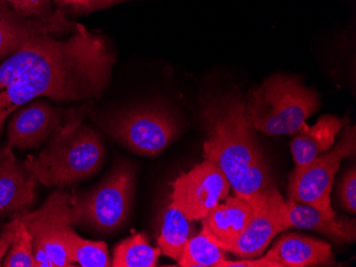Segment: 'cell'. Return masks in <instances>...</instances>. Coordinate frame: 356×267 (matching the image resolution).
Segmentation results:
<instances>
[{"label":"cell","instance_id":"5b68a950","mask_svg":"<svg viewBox=\"0 0 356 267\" xmlns=\"http://www.w3.org/2000/svg\"><path fill=\"white\" fill-rule=\"evenodd\" d=\"M135 171L127 163L117 165L91 190L72 196L73 225L99 232H112L123 226L131 212Z\"/></svg>","mask_w":356,"mask_h":267},{"label":"cell","instance_id":"44dd1931","mask_svg":"<svg viewBox=\"0 0 356 267\" xmlns=\"http://www.w3.org/2000/svg\"><path fill=\"white\" fill-rule=\"evenodd\" d=\"M67 247L70 258L75 266H111L109 251L104 242L86 240L73 230L67 239Z\"/></svg>","mask_w":356,"mask_h":267},{"label":"cell","instance_id":"603a6c76","mask_svg":"<svg viewBox=\"0 0 356 267\" xmlns=\"http://www.w3.org/2000/svg\"><path fill=\"white\" fill-rule=\"evenodd\" d=\"M15 13L26 19H44L55 10L54 0H5Z\"/></svg>","mask_w":356,"mask_h":267},{"label":"cell","instance_id":"7a4b0ae2","mask_svg":"<svg viewBox=\"0 0 356 267\" xmlns=\"http://www.w3.org/2000/svg\"><path fill=\"white\" fill-rule=\"evenodd\" d=\"M202 121L207 133L204 159L217 165L236 196L254 208L261 206L275 185L255 130L245 115V101L238 94H225L204 101Z\"/></svg>","mask_w":356,"mask_h":267},{"label":"cell","instance_id":"7c38bea8","mask_svg":"<svg viewBox=\"0 0 356 267\" xmlns=\"http://www.w3.org/2000/svg\"><path fill=\"white\" fill-rule=\"evenodd\" d=\"M290 229L287 217V205L274 187L261 206L256 208L253 217L239 239L227 249V252L241 259H254L263 256L268 245L282 231Z\"/></svg>","mask_w":356,"mask_h":267},{"label":"cell","instance_id":"cb8c5ba5","mask_svg":"<svg viewBox=\"0 0 356 267\" xmlns=\"http://www.w3.org/2000/svg\"><path fill=\"white\" fill-rule=\"evenodd\" d=\"M339 198L343 208L352 214L356 213V171L355 166L350 169L343 177L339 185Z\"/></svg>","mask_w":356,"mask_h":267},{"label":"cell","instance_id":"4316f807","mask_svg":"<svg viewBox=\"0 0 356 267\" xmlns=\"http://www.w3.org/2000/svg\"><path fill=\"white\" fill-rule=\"evenodd\" d=\"M131 0H89L90 12L99 11V10L108 9L119 3H127Z\"/></svg>","mask_w":356,"mask_h":267},{"label":"cell","instance_id":"9a60e30c","mask_svg":"<svg viewBox=\"0 0 356 267\" xmlns=\"http://www.w3.org/2000/svg\"><path fill=\"white\" fill-rule=\"evenodd\" d=\"M265 258L279 267L331 266L335 265L329 243L318 239L287 233L270 249Z\"/></svg>","mask_w":356,"mask_h":267},{"label":"cell","instance_id":"8992f818","mask_svg":"<svg viewBox=\"0 0 356 267\" xmlns=\"http://www.w3.org/2000/svg\"><path fill=\"white\" fill-rule=\"evenodd\" d=\"M33 240L37 267H73L67 239L74 230L72 195L58 187L38 210L17 215Z\"/></svg>","mask_w":356,"mask_h":267},{"label":"cell","instance_id":"277c9868","mask_svg":"<svg viewBox=\"0 0 356 267\" xmlns=\"http://www.w3.org/2000/svg\"><path fill=\"white\" fill-rule=\"evenodd\" d=\"M245 115L255 131L270 137L293 135L319 109V94L298 76L277 74L252 89Z\"/></svg>","mask_w":356,"mask_h":267},{"label":"cell","instance_id":"d4e9b609","mask_svg":"<svg viewBox=\"0 0 356 267\" xmlns=\"http://www.w3.org/2000/svg\"><path fill=\"white\" fill-rule=\"evenodd\" d=\"M17 225H19V218L13 217L11 222L5 225L3 230L0 232V266H3V260H5L8 251L13 242Z\"/></svg>","mask_w":356,"mask_h":267},{"label":"cell","instance_id":"5bb4252c","mask_svg":"<svg viewBox=\"0 0 356 267\" xmlns=\"http://www.w3.org/2000/svg\"><path fill=\"white\" fill-rule=\"evenodd\" d=\"M256 209L239 196L226 197L202 219V232L227 250L249 224Z\"/></svg>","mask_w":356,"mask_h":267},{"label":"cell","instance_id":"d6986e66","mask_svg":"<svg viewBox=\"0 0 356 267\" xmlns=\"http://www.w3.org/2000/svg\"><path fill=\"white\" fill-rule=\"evenodd\" d=\"M161 255L159 247L155 248L143 233L134 234L120 243L113 251L111 266L155 267Z\"/></svg>","mask_w":356,"mask_h":267},{"label":"cell","instance_id":"484cf974","mask_svg":"<svg viewBox=\"0 0 356 267\" xmlns=\"http://www.w3.org/2000/svg\"><path fill=\"white\" fill-rule=\"evenodd\" d=\"M57 9L65 13L88 14L90 13L89 0H54Z\"/></svg>","mask_w":356,"mask_h":267},{"label":"cell","instance_id":"2e32d148","mask_svg":"<svg viewBox=\"0 0 356 267\" xmlns=\"http://www.w3.org/2000/svg\"><path fill=\"white\" fill-rule=\"evenodd\" d=\"M290 228L311 230L331 239L337 244H350L356 240L355 219L329 216L309 205L286 201Z\"/></svg>","mask_w":356,"mask_h":267},{"label":"cell","instance_id":"6da1fadb","mask_svg":"<svg viewBox=\"0 0 356 267\" xmlns=\"http://www.w3.org/2000/svg\"><path fill=\"white\" fill-rule=\"evenodd\" d=\"M115 55L103 35L83 25L69 37L39 35L0 62V135L16 110L42 97L60 103L99 98Z\"/></svg>","mask_w":356,"mask_h":267},{"label":"cell","instance_id":"ba28073f","mask_svg":"<svg viewBox=\"0 0 356 267\" xmlns=\"http://www.w3.org/2000/svg\"><path fill=\"white\" fill-rule=\"evenodd\" d=\"M356 153L355 127H347L336 146L305 166L296 167L290 175V200L309 205L329 216H336L332 208L334 179L341 162Z\"/></svg>","mask_w":356,"mask_h":267},{"label":"cell","instance_id":"e0dca14e","mask_svg":"<svg viewBox=\"0 0 356 267\" xmlns=\"http://www.w3.org/2000/svg\"><path fill=\"white\" fill-rule=\"evenodd\" d=\"M343 127L345 119L335 115H322L312 127L304 126L290 145L296 167L305 166L327 153Z\"/></svg>","mask_w":356,"mask_h":267},{"label":"cell","instance_id":"3957f363","mask_svg":"<svg viewBox=\"0 0 356 267\" xmlns=\"http://www.w3.org/2000/svg\"><path fill=\"white\" fill-rule=\"evenodd\" d=\"M104 161L101 135L78 117L58 130L47 147L29 155L24 165L45 187H67L97 174Z\"/></svg>","mask_w":356,"mask_h":267},{"label":"cell","instance_id":"8fae6325","mask_svg":"<svg viewBox=\"0 0 356 267\" xmlns=\"http://www.w3.org/2000/svg\"><path fill=\"white\" fill-rule=\"evenodd\" d=\"M79 25L67 19V14L60 9L44 19H26L15 13L5 0H0V62L33 37H69Z\"/></svg>","mask_w":356,"mask_h":267},{"label":"cell","instance_id":"ffe728a7","mask_svg":"<svg viewBox=\"0 0 356 267\" xmlns=\"http://www.w3.org/2000/svg\"><path fill=\"white\" fill-rule=\"evenodd\" d=\"M227 251L216 245L204 232L193 235L178 262L183 267H222L227 260Z\"/></svg>","mask_w":356,"mask_h":267},{"label":"cell","instance_id":"30bf717a","mask_svg":"<svg viewBox=\"0 0 356 267\" xmlns=\"http://www.w3.org/2000/svg\"><path fill=\"white\" fill-rule=\"evenodd\" d=\"M79 114V110L75 107L67 109L43 99H35L10 115L7 146L24 150L37 148Z\"/></svg>","mask_w":356,"mask_h":267},{"label":"cell","instance_id":"52a82bcc","mask_svg":"<svg viewBox=\"0 0 356 267\" xmlns=\"http://www.w3.org/2000/svg\"><path fill=\"white\" fill-rule=\"evenodd\" d=\"M107 131L134 153L156 157L179 133L177 119L161 105H142L123 110L108 121Z\"/></svg>","mask_w":356,"mask_h":267},{"label":"cell","instance_id":"7402d4cb","mask_svg":"<svg viewBox=\"0 0 356 267\" xmlns=\"http://www.w3.org/2000/svg\"><path fill=\"white\" fill-rule=\"evenodd\" d=\"M3 266L37 267L33 254V240L29 231L19 219L15 236L3 260Z\"/></svg>","mask_w":356,"mask_h":267},{"label":"cell","instance_id":"9c48e42d","mask_svg":"<svg viewBox=\"0 0 356 267\" xmlns=\"http://www.w3.org/2000/svg\"><path fill=\"white\" fill-rule=\"evenodd\" d=\"M172 187L171 203L192 222L207 216L218 203L225 200L231 191L223 171L205 159L178 177Z\"/></svg>","mask_w":356,"mask_h":267},{"label":"cell","instance_id":"4fadbf2b","mask_svg":"<svg viewBox=\"0 0 356 267\" xmlns=\"http://www.w3.org/2000/svg\"><path fill=\"white\" fill-rule=\"evenodd\" d=\"M39 181L16 160L12 148L0 149V218L27 212L35 201Z\"/></svg>","mask_w":356,"mask_h":267},{"label":"cell","instance_id":"ac0fdd59","mask_svg":"<svg viewBox=\"0 0 356 267\" xmlns=\"http://www.w3.org/2000/svg\"><path fill=\"white\" fill-rule=\"evenodd\" d=\"M192 233V221L188 219L173 203H170L163 214V225L158 238V247L161 254L179 262L188 241L193 236Z\"/></svg>","mask_w":356,"mask_h":267}]
</instances>
